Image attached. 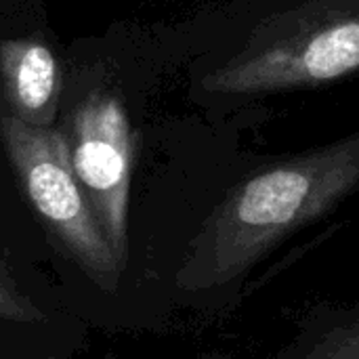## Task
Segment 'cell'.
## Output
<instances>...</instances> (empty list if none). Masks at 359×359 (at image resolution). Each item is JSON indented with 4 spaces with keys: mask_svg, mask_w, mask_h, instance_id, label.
Returning a JSON list of instances; mask_svg holds the SVG:
<instances>
[{
    "mask_svg": "<svg viewBox=\"0 0 359 359\" xmlns=\"http://www.w3.org/2000/svg\"><path fill=\"white\" fill-rule=\"evenodd\" d=\"M359 183V135L273 164L244 181L210 217L179 286L229 284L292 231L326 217Z\"/></svg>",
    "mask_w": 359,
    "mask_h": 359,
    "instance_id": "cell-1",
    "label": "cell"
},
{
    "mask_svg": "<svg viewBox=\"0 0 359 359\" xmlns=\"http://www.w3.org/2000/svg\"><path fill=\"white\" fill-rule=\"evenodd\" d=\"M359 65L358 15L341 8H303L255 29L246 46L206 76L215 93H265L339 80Z\"/></svg>",
    "mask_w": 359,
    "mask_h": 359,
    "instance_id": "cell-2",
    "label": "cell"
},
{
    "mask_svg": "<svg viewBox=\"0 0 359 359\" xmlns=\"http://www.w3.org/2000/svg\"><path fill=\"white\" fill-rule=\"evenodd\" d=\"M0 137L38 219L101 288H114L122 265L74 177L67 139L11 114L0 116Z\"/></svg>",
    "mask_w": 359,
    "mask_h": 359,
    "instance_id": "cell-3",
    "label": "cell"
},
{
    "mask_svg": "<svg viewBox=\"0 0 359 359\" xmlns=\"http://www.w3.org/2000/svg\"><path fill=\"white\" fill-rule=\"evenodd\" d=\"M69 162L111 252L122 265L128 252L133 133L118 97L93 93L82 101L74 118Z\"/></svg>",
    "mask_w": 359,
    "mask_h": 359,
    "instance_id": "cell-4",
    "label": "cell"
},
{
    "mask_svg": "<svg viewBox=\"0 0 359 359\" xmlns=\"http://www.w3.org/2000/svg\"><path fill=\"white\" fill-rule=\"evenodd\" d=\"M0 80L11 116L46 126L59 101V65L50 48L38 40L0 42Z\"/></svg>",
    "mask_w": 359,
    "mask_h": 359,
    "instance_id": "cell-5",
    "label": "cell"
},
{
    "mask_svg": "<svg viewBox=\"0 0 359 359\" xmlns=\"http://www.w3.org/2000/svg\"><path fill=\"white\" fill-rule=\"evenodd\" d=\"M0 320L15 324H36L42 322L40 309L29 301L25 292L19 290L13 276L0 265Z\"/></svg>",
    "mask_w": 359,
    "mask_h": 359,
    "instance_id": "cell-6",
    "label": "cell"
}]
</instances>
